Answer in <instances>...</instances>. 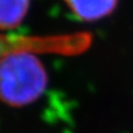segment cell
<instances>
[{"label":"cell","mask_w":133,"mask_h":133,"mask_svg":"<svg viewBox=\"0 0 133 133\" xmlns=\"http://www.w3.org/2000/svg\"><path fill=\"white\" fill-rule=\"evenodd\" d=\"M71 13L83 21H97L109 16L118 0H63Z\"/></svg>","instance_id":"cell-2"},{"label":"cell","mask_w":133,"mask_h":133,"mask_svg":"<svg viewBox=\"0 0 133 133\" xmlns=\"http://www.w3.org/2000/svg\"><path fill=\"white\" fill-rule=\"evenodd\" d=\"M48 83L40 58L33 51H15L0 57V101L12 106L35 102Z\"/></svg>","instance_id":"cell-1"},{"label":"cell","mask_w":133,"mask_h":133,"mask_svg":"<svg viewBox=\"0 0 133 133\" xmlns=\"http://www.w3.org/2000/svg\"><path fill=\"white\" fill-rule=\"evenodd\" d=\"M30 0H0V30L18 28L28 13Z\"/></svg>","instance_id":"cell-4"},{"label":"cell","mask_w":133,"mask_h":133,"mask_svg":"<svg viewBox=\"0 0 133 133\" xmlns=\"http://www.w3.org/2000/svg\"><path fill=\"white\" fill-rule=\"evenodd\" d=\"M58 39L51 37H20V36H7V35H0V57L7 55L9 53L15 51H33L43 50V49H51V47H58V43L51 44V42L57 41Z\"/></svg>","instance_id":"cell-3"}]
</instances>
